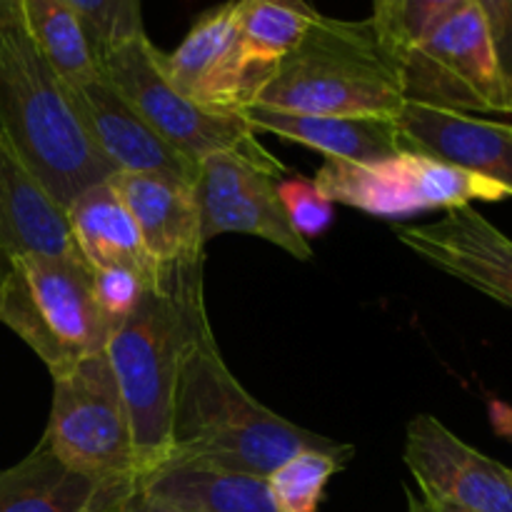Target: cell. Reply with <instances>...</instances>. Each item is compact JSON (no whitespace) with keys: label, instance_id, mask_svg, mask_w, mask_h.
<instances>
[{"label":"cell","instance_id":"obj_2","mask_svg":"<svg viewBox=\"0 0 512 512\" xmlns=\"http://www.w3.org/2000/svg\"><path fill=\"white\" fill-rule=\"evenodd\" d=\"M200 308H205L203 265L165 270L138 308L118 323L105 348L133 430L138 483L170 460L180 355Z\"/></svg>","mask_w":512,"mask_h":512},{"label":"cell","instance_id":"obj_16","mask_svg":"<svg viewBox=\"0 0 512 512\" xmlns=\"http://www.w3.org/2000/svg\"><path fill=\"white\" fill-rule=\"evenodd\" d=\"M70 95L90 140L115 173H160L195 183L198 168L170 148L103 73L70 88Z\"/></svg>","mask_w":512,"mask_h":512},{"label":"cell","instance_id":"obj_24","mask_svg":"<svg viewBox=\"0 0 512 512\" xmlns=\"http://www.w3.org/2000/svg\"><path fill=\"white\" fill-rule=\"evenodd\" d=\"M353 445L313 448L293 455L268 475L270 498L278 512H318L330 478L353 460Z\"/></svg>","mask_w":512,"mask_h":512},{"label":"cell","instance_id":"obj_11","mask_svg":"<svg viewBox=\"0 0 512 512\" xmlns=\"http://www.w3.org/2000/svg\"><path fill=\"white\" fill-rule=\"evenodd\" d=\"M403 460L418 493L470 512H512V470L475 450L433 415L405 430Z\"/></svg>","mask_w":512,"mask_h":512},{"label":"cell","instance_id":"obj_17","mask_svg":"<svg viewBox=\"0 0 512 512\" xmlns=\"http://www.w3.org/2000/svg\"><path fill=\"white\" fill-rule=\"evenodd\" d=\"M255 133H270L300 143L340 163H373L400 153L395 118L380 115H315L250 103L240 110Z\"/></svg>","mask_w":512,"mask_h":512},{"label":"cell","instance_id":"obj_20","mask_svg":"<svg viewBox=\"0 0 512 512\" xmlns=\"http://www.w3.org/2000/svg\"><path fill=\"white\" fill-rule=\"evenodd\" d=\"M133 488H108L65 468L40 440L0 473V512H113Z\"/></svg>","mask_w":512,"mask_h":512},{"label":"cell","instance_id":"obj_3","mask_svg":"<svg viewBox=\"0 0 512 512\" xmlns=\"http://www.w3.org/2000/svg\"><path fill=\"white\" fill-rule=\"evenodd\" d=\"M0 128L55 205L115 173L90 140L70 88L23 28L0 38Z\"/></svg>","mask_w":512,"mask_h":512},{"label":"cell","instance_id":"obj_5","mask_svg":"<svg viewBox=\"0 0 512 512\" xmlns=\"http://www.w3.org/2000/svg\"><path fill=\"white\" fill-rule=\"evenodd\" d=\"M0 323L45 363L53 378L105 353L118 325L93 293V270L78 253H28L0 278Z\"/></svg>","mask_w":512,"mask_h":512},{"label":"cell","instance_id":"obj_13","mask_svg":"<svg viewBox=\"0 0 512 512\" xmlns=\"http://www.w3.org/2000/svg\"><path fill=\"white\" fill-rule=\"evenodd\" d=\"M420 260L512 310V238L478 208L445 210L440 220L395 230Z\"/></svg>","mask_w":512,"mask_h":512},{"label":"cell","instance_id":"obj_23","mask_svg":"<svg viewBox=\"0 0 512 512\" xmlns=\"http://www.w3.org/2000/svg\"><path fill=\"white\" fill-rule=\"evenodd\" d=\"M20 13L25 33L68 88L98 78V53L65 0H20Z\"/></svg>","mask_w":512,"mask_h":512},{"label":"cell","instance_id":"obj_33","mask_svg":"<svg viewBox=\"0 0 512 512\" xmlns=\"http://www.w3.org/2000/svg\"><path fill=\"white\" fill-rule=\"evenodd\" d=\"M5 268H8V260H5V258H3V255H0V275H3V273H5Z\"/></svg>","mask_w":512,"mask_h":512},{"label":"cell","instance_id":"obj_21","mask_svg":"<svg viewBox=\"0 0 512 512\" xmlns=\"http://www.w3.org/2000/svg\"><path fill=\"white\" fill-rule=\"evenodd\" d=\"M135 488L180 512H278L268 480L195 463H165Z\"/></svg>","mask_w":512,"mask_h":512},{"label":"cell","instance_id":"obj_28","mask_svg":"<svg viewBox=\"0 0 512 512\" xmlns=\"http://www.w3.org/2000/svg\"><path fill=\"white\" fill-rule=\"evenodd\" d=\"M150 285L140 278L138 273L128 268H105L93 270V293L103 313L113 320L115 325L123 323L138 303L143 300L145 290Z\"/></svg>","mask_w":512,"mask_h":512},{"label":"cell","instance_id":"obj_22","mask_svg":"<svg viewBox=\"0 0 512 512\" xmlns=\"http://www.w3.org/2000/svg\"><path fill=\"white\" fill-rule=\"evenodd\" d=\"M318 18L320 13L308 0H235V25L245 63L260 85Z\"/></svg>","mask_w":512,"mask_h":512},{"label":"cell","instance_id":"obj_4","mask_svg":"<svg viewBox=\"0 0 512 512\" xmlns=\"http://www.w3.org/2000/svg\"><path fill=\"white\" fill-rule=\"evenodd\" d=\"M253 103L293 113L395 118L405 105L400 60L385 48L370 18L320 13L260 85Z\"/></svg>","mask_w":512,"mask_h":512},{"label":"cell","instance_id":"obj_14","mask_svg":"<svg viewBox=\"0 0 512 512\" xmlns=\"http://www.w3.org/2000/svg\"><path fill=\"white\" fill-rule=\"evenodd\" d=\"M400 145L490 180L512 198V123L405 103L395 115Z\"/></svg>","mask_w":512,"mask_h":512},{"label":"cell","instance_id":"obj_30","mask_svg":"<svg viewBox=\"0 0 512 512\" xmlns=\"http://www.w3.org/2000/svg\"><path fill=\"white\" fill-rule=\"evenodd\" d=\"M113 512H180V510L170 508V505L160 503V500H153L140 488H133L123 500H120L118 508Z\"/></svg>","mask_w":512,"mask_h":512},{"label":"cell","instance_id":"obj_18","mask_svg":"<svg viewBox=\"0 0 512 512\" xmlns=\"http://www.w3.org/2000/svg\"><path fill=\"white\" fill-rule=\"evenodd\" d=\"M73 255L65 210L50 200L0 128V255Z\"/></svg>","mask_w":512,"mask_h":512},{"label":"cell","instance_id":"obj_1","mask_svg":"<svg viewBox=\"0 0 512 512\" xmlns=\"http://www.w3.org/2000/svg\"><path fill=\"white\" fill-rule=\"evenodd\" d=\"M333 445L250 395L220 355L208 310L195 313L180 355L170 460L268 478L293 455Z\"/></svg>","mask_w":512,"mask_h":512},{"label":"cell","instance_id":"obj_6","mask_svg":"<svg viewBox=\"0 0 512 512\" xmlns=\"http://www.w3.org/2000/svg\"><path fill=\"white\" fill-rule=\"evenodd\" d=\"M160 50L148 35H135L100 60L103 78L138 110L140 118L198 168L205 158L235 153L283 175V163L255 138L240 113H220L193 103L170 85L160 70Z\"/></svg>","mask_w":512,"mask_h":512},{"label":"cell","instance_id":"obj_10","mask_svg":"<svg viewBox=\"0 0 512 512\" xmlns=\"http://www.w3.org/2000/svg\"><path fill=\"white\" fill-rule=\"evenodd\" d=\"M280 173L235 153L205 158L195 173V200L203 240L225 233L253 235L295 260L313 258V245L300 238L285 215L278 193Z\"/></svg>","mask_w":512,"mask_h":512},{"label":"cell","instance_id":"obj_15","mask_svg":"<svg viewBox=\"0 0 512 512\" xmlns=\"http://www.w3.org/2000/svg\"><path fill=\"white\" fill-rule=\"evenodd\" d=\"M108 180L128 205L160 273L203 265L205 240L190 180L160 173H113Z\"/></svg>","mask_w":512,"mask_h":512},{"label":"cell","instance_id":"obj_27","mask_svg":"<svg viewBox=\"0 0 512 512\" xmlns=\"http://www.w3.org/2000/svg\"><path fill=\"white\" fill-rule=\"evenodd\" d=\"M280 200H283L285 215H288L290 225L295 233L303 240L318 238L325 230L333 225L335 220V203H330L315 180L305 178H290L278 183Z\"/></svg>","mask_w":512,"mask_h":512},{"label":"cell","instance_id":"obj_31","mask_svg":"<svg viewBox=\"0 0 512 512\" xmlns=\"http://www.w3.org/2000/svg\"><path fill=\"white\" fill-rule=\"evenodd\" d=\"M405 495H408V512H470L465 508H458V505H450V503H443V500L428 498V495H423V493L415 495L410 488L405 490Z\"/></svg>","mask_w":512,"mask_h":512},{"label":"cell","instance_id":"obj_9","mask_svg":"<svg viewBox=\"0 0 512 512\" xmlns=\"http://www.w3.org/2000/svg\"><path fill=\"white\" fill-rule=\"evenodd\" d=\"M405 103L460 113H512L488 20L468 3L400 58Z\"/></svg>","mask_w":512,"mask_h":512},{"label":"cell","instance_id":"obj_7","mask_svg":"<svg viewBox=\"0 0 512 512\" xmlns=\"http://www.w3.org/2000/svg\"><path fill=\"white\" fill-rule=\"evenodd\" d=\"M43 443L73 473L108 488H135L133 430L108 355H93L53 378Z\"/></svg>","mask_w":512,"mask_h":512},{"label":"cell","instance_id":"obj_32","mask_svg":"<svg viewBox=\"0 0 512 512\" xmlns=\"http://www.w3.org/2000/svg\"><path fill=\"white\" fill-rule=\"evenodd\" d=\"M15 28H23L20 0H0V38Z\"/></svg>","mask_w":512,"mask_h":512},{"label":"cell","instance_id":"obj_29","mask_svg":"<svg viewBox=\"0 0 512 512\" xmlns=\"http://www.w3.org/2000/svg\"><path fill=\"white\" fill-rule=\"evenodd\" d=\"M475 3L488 20L500 73H503L512 100V0H475Z\"/></svg>","mask_w":512,"mask_h":512},{"label":"cell","instance_id":"obj_12","mask_svg":"<svg viewBox=\"0 0 512 512\" xmlns=\"http://www.w3.org/2000/svg\"><path fill=\"white\" fill-rule=\"evenodd\" d=\"M160 70L178 93L220 113L253 103L260 80L248 68L235 25V0L200 15L173 53H158Z\"/></svg>","mask_w":512,"mask_h":512},{"label":"cell","instance_id":"obj_8","mask_svg":"<svg viewBox=\"0 0 512 512\" xmlns=\"http://www.w3.org/2000/svg\"><path fill=\"white\" fill-rule=\"evenodd\" d=\"M313 180L330 203L385 220L510 198L508 190L490 180L405 148L373 163L325 160Z\"/></svg>","mask_w":512,"mask_h":512},{"label":"cell","instance_id":"obj_25","mask_svg":"<svg viewBox=\"0 0 512 512\" xmlns=\"http://www.w3.org/2000/svg\"><path fill=\"white\" fill-rule=\"evenodd\" d=\"M475 0H373L370 23L398 60L448 15Z\"/></svg>","mask_w":512,"mask_h":512},{"label":"cell","instance_id":"obj_26","mask_svg":"<svg viewBox=\"0 0 512 512\" xmlns=\"http://www.w3.org/2000/svg\"><path fill=\"white\" fill-rule=\"evenodd\" d=\"M65 3L83 23L98 60L135 35L145 33L140 0H65Z\"/></svg>","mask_w":512,"mask_h":512},{"label":"cell","instance_id":"obj_19","mask_svg":"<svg viewBox=\"0 0 512 512\" xmlns=\"http://www.w3.org/2000/svg\"><path fill=\"white\" fill-rule=\"evenodd\" d=\"M65 220L75 253L90 270L128 268L148 285L160 280V270L145 250L138 223L110 180L75 195L65 208Z\"/></svg>","mask_w":512,"mask_h":512}]
</instances>
